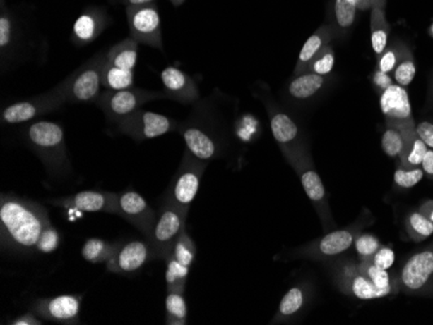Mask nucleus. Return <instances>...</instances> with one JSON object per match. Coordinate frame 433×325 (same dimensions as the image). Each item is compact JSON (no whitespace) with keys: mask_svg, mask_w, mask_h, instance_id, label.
<instances>
[{"mask_svg":"<svg viewBox=\"0 0 433 325\" xmlns=\"http://www.w3.org/2000/svg\"><path fill=\"white\" fill-rule=\"evenodd\" d=\"M161 82L164 85L166 99L182 104H194L200 97L195 80L175 66H167L161 72Z\"/></svg>","mask_w":433,"mask_h":325,"instance_id":"a211bd4d","label":"nucleus"},{"mask_svg":"<svg viewBox=\"0 0 433 325\" xmlns=\"http://www.w3.org/2000/svg\"><path fill=\"white\" fill-rule=\"evenodd\" d=\"M406 231L414 241H422L433 235V222L417 210L408 216Z\"/></svg>","mask_w":433,"mask_h":325,"instance_id":"72a5a7b5","label":"nucleus"},{"mask_svg":"<svg viewBox=\"0 0 433 325\" xmlns=\"http://www.w3.org/2000/svg\"><path fill=\"white\" fill-rule=\"evenodd\" d=\"M169 254H172L174 258L183 266L191 269L192 263L195 261V257H196V245L187 231L184 230L182 232L181 236L175 241L173 249Z\"/></svg>","mask_w":433,"mask_h":325,"instance_id":"473e14b6","label":"nucleus"},{"mask_svg":"<svg viewBox=\"0 0 433 325\" xmlns=\"http://www.w3.org/2000/svg\"><path fill=\"white\" fill-rule=\"evenodd\" d=\"M417 135L425 142L428 149H433V123L431 122H420L417 125Z\"/></svg>","mask_w":433,"mask_h":325,"instance_id":"49530a36","label":"nucleus"},{"mask_svg":"<svg viewBox=\"0 0 433 325\" xmlns=\"http://www.w3.org/2000/svg\"><path fill=\"white\" fill-rule=\"evenodd\" d=\"M425 171L422 167L415 168H398L394 173V183L401 188H413L425 178Z\"/></svg>","mask_w":433,"mask_h":325,"instance_id":"a19ab883","label":"nucleus"},{"mask_svg":"<svg viewBox=\"0 0 433 325\" xmlns=\"http://www.w3.org/2000/svg\"><path fill=\"white\" fill-rule=\"evenodd\" d=\"M371 46L375 55L380 57L386 51L389 35V24L386 21L384 7L372 6L371 8Z\"/></svg>","mask_w":433,"mask_h":325,"instance_id":"bb28decb","label":"nucleus"},{"mask_svg":"<svg viewBox=\"0 0 433 325\" xmlns=\"http://www.w3.org/2000/svg\"><path fill=\"white\" fill-rule=\"evenodd\" d=\"M150 261H153V254L148 241L131 240L121 243L117 252L105 263L107 270L112 274H134L141 270Z\"/></svg>","mask_w":433,"mask_h":325,"instance_id":"dca6fc26","label":"nucleus"},{"mask_svg":"<svg viewBox=\"0 0 433 325\" xmlns=\"http://www.w3.org/2000/svg\"><path fill=\"white\" fill-rule=\"evenodd\" d=\"M428 151V147L425 142L417 136L414 140H411L409 144H406L405 149L400 154L401 167L403 168H415L422 165L425 153Z\"/></svg>","mask_w":433,"mask_h":325,"instance_id":"f704fd0d","label":"nucleus"},{"mask_svg":"<svg viewBox=\"0 0 433 325\" xmlns=\"http://www.w3.org/2000/svg\"><path fill=\"white\" fill-rule=\"evenodd\" d=\"M398 51L396 48H389L383 52V55L379 57V70L381 73L393 72L396 65L400 61Z\"/></svg>","mask_w":433,"mask_h":325,"instance_id":"a18cd8bd","label":"nucleus"},{"mask_svg":"<svg viewBox=\"0 0 433 325\" xmlns=\"http://www.w3.org/2000/svg\"><path fill=\"white\" fill-rule=\"evenodd\" d=\"M420 167L423 168L425 174L433 180V149H428L427 151Z\"/></svg>","mask_w":433,"mask_h":325,"instance_id":"09e8293b","label":"nucleus"},{"mask_svg":"<svg viewBox=\"0 0 433 325\" xmlns=\"http://www.w3.org/2000/svg\"><path fill=\"white\" fill-rule=\"evenodd\" d=\"M433 276V250L415 254L401 271V286L408 292L422 290Z\"/></svg>","mask_w":433,"mask_h":325,"instance_id":"6ab92c4d","label":"nucleus"},{"mask_svg":"<svg viewBox=\"0 0 433 325\" xmlns=\"http://www.w3.org/2000/svg\"><path fill=\"white\" fill-rule=\"evenodd\" d=\"M105 63L107 54L97 52L61 80L55 88L65 104L95 103L102 94V70Z\"/></svg>","mask_w":433,"mask_h":325,"instance_id":"7ed1b4c3","label":"nucleus"},{"mask_svg":"<svg viewBox=\"0 0 433 325\" xmlns=\"http://www.w3.org/2000/svg\"><path fill=\"white\" fill-rule=\"evenodd\" d=\"M187 214L174 207L172 202L162 199L158 210V221L153 226L150 238H146L153 254V261L164 259L172 252L175 241L186 230Z\"/></svg>","mask_w":433,"mask_h":325,"instance_id":"39448f33","label":"nucleus"},{"mask_svg":"<svg viewBox=\"0 0 433 325\" xmlns=\"http://www.w3.org/2000/svg\"><path fill=\"white\" fill-rule=\"evenodd\" d=\"M178 130L186 144V149L191 154L203 161L214 159L217 154V143L203 127L196 123H184Z\"/></svg>","mask_w":433,"mask_h":325,"instance_id":"412c9836","label":"nucleus"},{"mask_svg":"<svg viewBox=\"0 0 433 325\" xmlns=\"http://www.w3.org/2000/svg\"><path fill=\"white\" fill-rule=\"evenodd\" d=\"M268 116L271 133L283 152L285 159L291 157L295 153L307 149L302 144L299 127L290 114L282 111L275 104H268Z\"/></svg>","mask_w":433,"mask_h":325,"instance_id":"2eb2a0df","label":"nucleus"},{"mask_svg":"<svg viewBox=\"0 0 433 325\" xmlns=\"http://www.w3.org/2000/svg\"><path fill=\"white\" fill-rule=\"evenodd\" d=\"M15 21L8 11L4 8V3H1V15H0V49L1 56L8 55L13 47L15 42Z\"/></svg>","mask_w":433,"mask_h":325,"instance_id":"c9c22d12","label":"nucleus"},{"mask_svg":"<svg viewBox=\"0 0 433 325\" xmlns=\"http://www.w3.org/2000/svg\"><path fill=\"white\" fill-rule=\"evenodd\" d=\"M355 243V235L348 230L333 231L319 240L310 253L322 257H335L347 252Z\"/></svg>","mask_w":433,"mask_h":325,"instance_id":"5701e85b","label":"nucleus"},{"mask_svg":"<svg viewBox=\"0 0 433 325\" xmlns=\"http://www.w3.org/2000/svg\"><path fill=\"white\" fill-rule=\"evenodd\" d=\"M0 197L1 249L13 253H32L42 231L51 223L47 209L12 193H1Z\"/></svg>","mask_w":433,"mask_h":325,"instance_id":"f257e3e1","label":"nucleus"},{"mask_svg":"<svg viewBox=\"0 0 433 325\" xmlns=\"http://www.w3.org/2000/svg\"><path fill=\"white\" fill-rule=\"evenodd\" d=\"M357 11L355 4L348 0H335L333 16L336 32H347L355 25Z\"/></svg>","mask_w":433,"mask_h":325,"instance_id":"2f4dec72","label":"nucleus"},{"mask_svg":"<svg viewBox=\"0 0 433 325\" xmlns=\"http://www.w3.org/2000/svg\"><path fill=\"white\" fill-rule=\"evenodd\" d=\"M360 270L362 271L363 274H366L371 278V281L375 286H379V288L393 289L388 271L383 270V269H380L378 266H375L374 263L371 262L370 259L363 261Z\"/></svg>","mask_w":433,"mask_h":325,"instance_id":"ea45409f","label":"nucleus"},{"mask_svg":"<svg viewBox=\"0 0 433 325\" xmlns=\"http://www.w3.org/2000/svg\"><path fill=\"white\" fill-rule=\"evenodd\" d=\"M126 16L130 37L138 43L158 48L160 51L164 49L161 18L155 3L146 6H127Z\"/></svg>","mask_w":433,"mask_h":325,"instance_id":"1a4fd4ad","label":"nucleus"},{"mask_svg":"<svg viewBox=\"0 0 433 325\" xmlns=\"http://www.w3.org/2000/svg\"><path fill=\"white\" fill-rule=\"evenodd\" d=\"M333 65H335V55H333L332 48L328 46L321 55L315 59L313 63H310L307 72L315 73V74L326 77L327 74L332 72Z\"/></svg>","mask_w":433,"mask_h":325,"instance_id":"37998d69","label":"nucleus"},{"mask_svg":"<svg viewBox=\"0 0 433 325\" xmlns=\"http://www.w3.org/2000/svg\"><path fill=\"white\" fill-rule=\"evenodd\" d=\"M82 307L81 294H61L40 298L32 303V309L43 320L59 324H79Z\"/></svg>","mask_w":433,"mask_h":325,"instance_id":"ddd939ff","label":"nucleus"},{"mask_svg":"<svg viewBox=\"0 0 433 325\" xmlns=\"http://www.w3.org/2000/svg\"><path fill=\"white\" fill-rule=\"evenodd\" d=\"M287 161L291 166L296 170L299 175L302 188L307 193V199L313 202L318 214L321 215L323 222H330L332 224L330 207L327 204V195L323 185L322 179L319 174L315 171L314 165L307 154V149L295 153Z\"/></svg>","mask_w":433,"mask_h":325,"instance_id":"9d476101","label":"nucleus"},{"mask_svg":"<svg viewBox=\"0 0 433 325\" xmlns=\"http://www.w3.org/2000/svg\"><path fill=\"white\" fill-rule=\"evenodd\" d=\"M121 243L122 241L109 243L107 240L97 238H87L82 246L81 254L88 263H93V264L107 263L117 252Z\"/></svg>","mask_w":433,"mask_h":325,"instance_id":"a878e982","label":"nucleus"},{"mask_svg":"<svg viewBox=\"0 0 433 325\" xmlns=\"http://www.w3.org/2000/svg\"><path fill=\"white\" fill-rule=\"evenodd\" d=\"M61 243V236L52 223H48L42 231L38 243L35 245V252L40 254H51L57 250Z\"/></svg>","mask_w":433,"mask_h":325,"instance_id":"4c0bfd02","label":"nucleus"},{"mask_svg":"<svg viewBox=\"0 0 433 325\" xmlns=\"http://www.w3.org/2000/svg\"><path fill=\"white\" fill-rule=\"evenodd\" d=\"M380 241L378 238L370 233H364L358 236L355 240V250L358 255L362 258L363 261L371 259L372 255L380 249Z\"/></svg>","mask_w":433,"mask_h":325,"instance_id":"79ce46f5","label":"nucleus"},{"mask_svg":"<svg viewBox=\"0 0 433 325\" xmlns=\"http://www.w3.org/2000/svg\"><path fill=\"white\" fill-rule=\"evenodd\" d=\"M111 24V17L102 8H88L73 25L71 39L76 46H87L97 39Z\"/></svg>","mask_w":433,"mask_h":325,"instance_id":"f3484780","label":"nucleus"},{"mask_svg":"<svg viewBox=\"0 0 433 325\" xmlns=\"http://www.w3.org/2000/svg\"><path fill=\"white\" fill-rule=\"evenodd\" d=\"M134 70L121 69L105 63L102 70V87L108 91H122L134 87Z\"/></svg>","mask_w":433,"mask_h":325,"instance_id":"c756f323","label":"nucleus"},{"mask_svg":"<svg viewBox=\"0 0 433 325\" xmlns=\"http://www.w3.org/2000/svg\"><path fill=\"white\" fill-rule=\"evenodd\" d=\"M65 102L55 87L42 95L34 96L29 100L11 104L1 111L3 125H20L38 118L49 111L63 108Z\"/></svg>","mask_w":433,"mask_h":325,"instance_id":"9b49d317","label":"nucleus"},{"mask_svg":"<svg viewBox=\"0 0 433 325\" xmlns=\"http://www.w3.org/2000/svg\"><path fill=\"white\" fill-rule=\"evenodd\" d=\"M305 301H307V295H305V290L301 286L291 288L279 303L278 312H276L275 317L273 319V323L287 321L288 319L299 314L301 309L304 307Z\"/></svg>","mask_w":433,"mask_h":325,"instance_id":"cd10ccee","label":"nucleus"},{"mask_svg":"<svg viewBox=\"0 0 433 325\" xmlns=\"http://www.w3.org/2000/svg\"><path fill=\"white\" fill-rule=\"evenodd\" d=\"M25 140L46 167L51 176L71 173V161L66 153L63 127L55 122L38 121L26 127Z\"/></svg>","mask_w":433,"mask_h":325,"instance_id":"f03ea898","label":"nucleus"},{"mask_svg":"<svg viewBox=\"0 0 433 325\" xmlns=\"http://www.w3.org/2000/svg\"><path fill=\"white\" fill-rule=\"evenodd\" d=\"M165 324H187V302L184 297V290H166Z\"/></svg>","mask_w":433,"mask_h":325,"instance_id":"c85d7f7f","label":"nucleus"},{"mask_svg":"<svg viewBox=\"0 0 433 325\" xmlns=\"http://www.w3.org/2000/svg\"><path fill=\"white\" fill-rule=\"evenodd\" d=\"M205 168L206 161L196 159L186 149L181 166L174 176L173 182L166 190L164 200L172 202L174 207L189 214V207L196 197Z\"/></svg>","mask_w":433,"mask_h":325,"instance_id":"20e7f679","label":"nucleus"},{"mask_svg":"<svg viewBox=\"0 0 433 325\" xmlns=\"http://www.w3.org/2000/svg\"><path fill=\"white\" fill-rule=\"evenodd\" d=\"M429 34H431V37H433V24L431 25V27H429Z\"/></svg>","mask_w":433,"mask_h":325,"instance_id":"6e6d98bb","label":"nucleus"},{"mask_svg":"<svg viewBox=\"0 0 433 325\" xmlns=\"http://www.w3.org/2000/svg\"><path fill=\"white\" fill-rule=\"evenodd\" d=\"M169 1H170L173 6H175V7H179L186 0H169Z\"/></svg>","mask_w":433,"mask_h":325,"instance_id":"5fc2aeb1","label":"nucleus"},{"mask_svg":"<svg viewBox=\"0 0 433 325\" xmlns=\"http://www.w3.org/2000/svg\"><path fill=\"white\" fill-rule=\"evenodd\" d=\"M372 6H379V7H384L386 8V0H371Z\"/></svg>","mask_w":433,"mask_h":325,"instance_id":"864d4df0","label":"nucleus"},{"mask_svg":"<svg viewBox=\"0 0 433 325\" xmlns=\"http://www.w3.org/2000/svg\"><path fill=\"white\" fill-rule=\"evenodd\" d=\"M138 46L139 43L133 37L119 42L107 52V63L121 69L134 70L138 60Z\"/></svg>","mask_w":433,"mask_h":325,"instance_id":"393cba45","label":"nucleus"},{"mask_svg":"<svg viewBox=\"0 0 433 325\" xmlns=\"http://www.w3.org/2000/svg\"><path fill=\"white\" fill-rule=\"evenodd\" d=\"M119 215L134 226L143 233L144 238H150L153 226L158 221V213L136 190H126L119 193Z\"/></svg>","mask_w":433,"mask_h":325,"instance_id":"4468645a","label":"nucleus"},{"mask_svg":"<svg viewBox=\"0 0 433 325\" xmlns=\"http://www.w3.org/2000/svg\"><path fill=\"white\" fill-rule=\"evenodd\" d=\"M158 99H166L164 91H148L143 88H127L122 91L105 90L95 104L102 109L105 117L113 123L139 111L144 104Z\"/></svg>","mask_w":433,"mask_h":325,"instance_id":"423d86ee","label":"nucleus"},{"mask_svg":"<svg viewBox=\"0 0 433 325\" xmlns=\"http://www.w3.org/2000/svg\"><path fill=\"white\" fill-rule=\"evenodd\" d=\"M394 259H396V255H394L393 249L386 247V246H380V249L372 255L370 261L383 270H389L393 266Z\"/></svg>","mask_w":433,"mask_h":325,"instance_id":"c03bdc74","label":"nucleus"},{"mask_svg":"<svg viewBox=\"0 0 433 325\" xmlns=\"http://www.w3.org/2000/svg\"><path fill=\"white\" fill-rule=\"evenodd\" d=\"M165 262L166 290H184L189 278V267L178 262L172 254H167Z\"/></svg>","mask_w":433,"mask_h":325,"instance_id":"7c9ffc66","label":"nucleus"},{"mask_svg":"<svg viewBox=\"0 0 433 325\" xmlns=\"http://www.w3.org/2000/svg\"><path fill=\"white\" fill-rule=\"evenodd\" d=\"M43 324V319L38 317L32 309L29 312H26L21 317H17L13 320H9L8 325H42Z\"/></svg>","mask_w":433,"mask_h":325,"instance_id":"de8ad7c7","label":"nucleus"},{"mask_svg":"<svg viewBox=\"0 0 433 325\" xmlns=\"http://www.w3.org/2000/svg\"><path fill=\"white\" fill-rule=\"evenodd\" d=\"M119 133L130 136L136 142H144L173 133L179 128L175 119L153 111H139L127 116L116 123Z\"/></svg>","mask_w":433,"mask_h":325,"instance_id":"6e6552de","label":"nucleus"},{"mask_svg":"<svg viewBox=\"0 0 433 325\" xmlns=\"http://www.w3.org/2000/svg\"><path fill=\"white\" fill-rule=\"evenodd\" d=\"M156 0H119V3L126 4V6H146V4H152Z\"/></svg>","mask_w":433,"mask_h":325,"instance_id":"603ef678","label":"nucleus"},{"mask_svg":"<svg viewBox=\"0 0 433 325\" xmlns=\"http://www.w3.org/2000/svg\"><path fill=\"white\" fill-rule=\"evenodd\" d=\"M347 284L349 293L353 294L355 298L362 301L384 298L393 292V289H383L375 286L371 278L360 269L358 272H355L352 276L348 278Z\"/></svg>","mask_w":433,"mask_h":325,"instance_id":"b1692460","label":"nucleus"},{"mask_svg":"<svg viewBox=\"0 0 433 325\" xmlns=\"http://www.w3.org/2000/svg\"><path fill=\"white\" fill-rule=\"evenodd\" d=\"M380 111L384 114L386 126L394 127L401 131L409 144L417 137V125L413 118V111L409 95L405 87L400 85H389L380 95Z\"/></svg>","mask_w":433,"mask_h":325,"instance_id":"0eeeda50","label":"nucleus"},{"mask_svg":"<svg viewBox=\"0 0 433 325\" xmlns=\"http://www.w3.org/2000/svg\"><path fill=\"white\" fill-rule=\"evenodd\" d=\"M48 202L68 210L119 215V193L107 190H82L71 196L49 199Z\"/></svg>","mask_w":433,"mask_h":325,"instance_id":"f8f14e48","label":"nucleus"},{"mask_svg":"<svg viewBox=\"0 0 433 325\" xmlns=\"http://www.w3.org/2000/svg\"><path fill=\"white\" fill-rule=\"evenodd\" d=\"M352 4H355V8L358 11H370L372 8V1L371 0H348Z\"/></svg>","mask_w":433,"mask_h":325,"instance_id":"3c124183","label":"nucleus"},{"mask_svg":"<svg viewBox=\"0 0 433 325\" xmlns=\"http://www.w3.org/2000/svg\"><path fill=\"white\" fill-rule=\"evenodd\" d=\"M324 83V75L312 72L302 73L295 75V78L288 83V95L295 100H309L322 90Z\"/></svg>","mask_w":433,"mask_h":325,"instance_id":"4be33fe9","label":"nucleus"},{"mask_svg":"<svg viewBox=\"0 0 433 325\" xmlns=\"http://www.w3.org/2000/svg\"><path fill=\"white\" fill-rule=\"evenodd\" d=\"M406 147V140L400 130L394 127L386 126L384 134L381 136V148L388 157L396 159L400 157Z\"/></svg>","mask_w":433,"mask_h":325,"instance_id":"e433bc0d","label":"nucleus"},{"mask_svg":"<svg viewBox=\"0 0 433 325\" xmlns=\"http://www.w3.org/2000/svg\"><path fill=\"white\" fill-rule=\"evenodd\" d=\"M415 73H417L415 63L410 55L409 51H406V54L403 56L401 55L400 61L394 68V80L402 87H406L415 78Z\"/></svg>","mask_w":433,"mask_h":325,"instance_id":"58836bf2","label":"nucleus"},{"mask_svg":"<svg viewBox=\"0 0 433 325\" xmlns=\"http://www.w3.org/2000/svg\"><path fill=\"white\" fill-rule=\"evenodd\" d=\"M419 211H420L422 214L425 215L429 221H432L433 222V200L427 201L423 205H420Z\"/></svg>","mask_w":433,"mask_h":325,"instance_id":"8fccbe9b","label":"nucleus"},{"mask_svg":"<svg viewBox=\"0 0 433 325\" xmlns=\"http://www.w3.org/2000/svg\"><path fill=\"white\" fill-rule=\"evenodd\" d=\"M336 32H336L333 25H323V26H321L305 42L304 47L301 48L293 74L299 75V74H302V73H307L310 63H313L315 59L321 55L326 48L330 46V42L335 38Z\"/></svg>","mask_w":433,"mask_h":325,"instance_id":"aec40b11","label":"nucleus"}]
</instances>
